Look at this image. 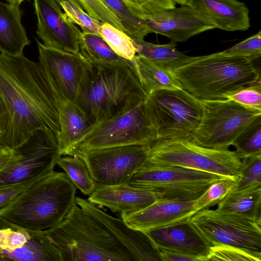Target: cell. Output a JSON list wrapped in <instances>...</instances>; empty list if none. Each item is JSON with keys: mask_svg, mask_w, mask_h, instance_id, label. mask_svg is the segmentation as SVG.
<instances>
[{"mask_svg": "<svg viewBox=\"0 0 261 261\" xmlns=\"http://www.w3.org/2000/svg\"><path fill=\"white\" fill-rule=\"evenodd\" d=\"M39 63L0 54V146L16 150L36 130L58 136L59 103Z\"/></svg>", "mask_w": 261, "mask_h": 261, "instance_id": "1", "label": "cell"}, {"mask_svg": "<svg viewBox=\"0 0 261 261\" xmlns=\"http://www.w3.org/2000/svg\"><path fill=\"white\" fill-rule=\"evenodd\" d=\"M254 61L221 52L194 57L171 72L182 88L203 100L227 99L237 91L260 81Z\"/></svg>", "mask_w": 261, "mask_h": 261, "instance_id": "2", "label": "cell"}, {"mask_svg": "<svg viewBox=\"0 0 261 261\" xmlns=\"http://www.w3.org/2000/svg\"><path fill=\"white\" fill-rule=\"evenodd\" d=\"M76 190L65 173L54 171L0 208V215L27 229H47L59 223L68 213L75 202Z\"/></svg>", "mask_w": 261, "mask_h": 261, "instance_id": "3", "label": "cell"}, {"mask_svg": "<svg viewBox=\"0 0 261 261\" xmlns=\"http://www.w3.org/2000/svg\"><path fill=\"white\" fill-rule=\"evenodd\" d=\"M43 231L62 261H132L109 232L76 202L59 223Z\"/></svg>", "mask_w": 261, "mask_h": 261, "instance_id": "4", "label": "cell"}, {"mask_svg": "<svg viewBox=\"0 0 261 261\" xmlns=\"http://www.w3.org/2000/svg\"><path fill=\"white\" fill-rule=\"evenodd\" d=\"M92 65L94 73L80 105L92 125L113 116L132 101L145 99L147 94L131 61Z\"/></svg>", "mask_w": 261, "mask_h": 261, "instance_id": "5", "label": "cell"}, {"mask_svg": "<svg viewBox=\"0 0 261 261\" xmlns=\"http://www.w3.org/2000/svg\"><path fill=\"white\" fill-rule=\"evenodd\" d=\"M144 100L132 101L113 116L92 125L67 155L119 146L152 145L156 136Z\"/></svg>", "mask_w": 261, "mask_h": 261, "instance_id": "6", "label": "cell"}, {"mask_svg": "<svg viewBox=\"0 0 261 261\" xmlns=\"http://www.w3.org/2000/svg\"><path fill=\"white\" fill-rule=\"evenodd\" d=\"M144 103L158 140L191 141L202 117V101L184 89L159 90Z\"/></svg>", "mask_w": 261, "mask_h": 261, "instance_id": "7", "label": "cell"}, {"mask_svg": "<svg viewBox=\"0 0 261 261\" xmlns=\"http://www.w3.org/2000/svg\"><path fill=\"white\" fill-rule=\"evenodd\" d=\"M241 164L235 151L207 148L187 140H166L151 145L144 165L183 167L237 180Z\"/></svg>", "mask_w": 261, "mask_h": 261, "instance_id": "8", "label": "cell"}, {"mask_svg": "<svg viewBox=\"0 0 261 261\" xmlns=\"http://www.w3.org/2000/svg\"><path fill=\"white\" fill-rule=\"evenodd\" d=\"M226 177L183 167L144 165L127 185L151 191L158 200L195 201L213 182Z\"/></svg>", "mask_w": 261, "mask_h": 261, "instance_id": "9", "label": "cell"}, {"mask_svg": "<svg viewBox=\"0 0 261 261\" xmlns=\"http://www.w3.org/2000/svg\"><path fill=\"white\" fill-rule=\"evenodd\" d=\"M200 123L190 141L211 148L227 149L261 110L229 99L203 100Z\"/></svg>", "mask_w": 261, "mask_h": 261, "instance_id": "10", "label": "cell"}, {"mask_svg": "<svg viewBox=\"0 0 261 261\" xmlns=\"http://www.w3.org/2000/svg\"><path fill=\"white\" fill-rule=\"evenodd\" d=\"M36 41L38 63L56 96L80 107L94 73L93 66L80 53L64 51Z\"/></svg>", "mask_w": 261, "mask_h": 261, "instance_id": "11", "label": "cell"}, {"mask_svg": "<svg viewBox=\"0 0 261 261\" xmlns=\"http://www.w3.org/2000/svg\"><path fill=\"white\" fill-rule=\"evenodd\" d=\"M211 246L228 245L261 254V221L210 208L190 218Z\"/></svg>", "mask_w": 261, "mask_h": 261, "instance_id": "12", "label": "cell"}, {"mask_svg": "<svg viewBox=\"0 0 261 261\" xmlns=\"http://www.w3.org/2000/svg\"><path fill=\"white\" fill-rule=\"evenodd\" d=\"M16 150L20 158L0 172V187L42 179L54 172L62 156L56 134L47 129L35 131Z\"/></svg>", "mask_w": 261, "mask_h": 261, "instance_id": "13", "label": "cell"}, {"mask_svg": "<svg viewBox=\"0 0 261 261\" xmlns=\"http://www.w3.org/2000/svg\"><path fill=\"white\" fill-rule=\"evenodd\" d=\"M151 145H129L111 147L71 156L81 158L96 185L127 184L133 175L147 162Z\"/></svg>", "mask_w": 261, "mask_h": 261, "instance_id": "14", "label": "cell"}, {"mask_svg": "<svg viewBox=\"0 0 261 261\" xmlns=\"http://www.w3.org/2000/svg\"><path fill=\"white\" fill-rule=\"evenodd\" d=\"M0 260L62 261V258L43 230L22 228L0 215Z\"/></svg>", "mask_w": 261, "mask_h": 261, "instance_id": "15", "label": "cell"}, {"mask_svg": "<svg viewBox=\"0 0 261 261\" xmlns=\"http://www.w3.org/2000/svg\"><path fill=\"white\" fill-rule=\"evenodd\" d=\"M75 202L109 232L132 261H162L160 249L144 231L130 227L87 199L76 197Z\"/></svg>", "mask_w": 261, "mask_h": 261, "instance_id": "16", "label": "cell"}, {"mask_svg": "<svg viewBox=\"0 0 261 261\" xmlns=\"http://www.w3.org/2000/svg\"><path fill=\"white\" fill-rule=\"evenodd\" d=\"M38 37L47 46L73 54L80 53L82 32L63 13L55 0H33Z\"/></svg>", "mask_w": 261, "mask_h": 261, "instance_id": "17", "label": "cell"}, {"mask_svg": "<svg viewBox=\"0 0 261 261\" xmlns=\"http://www.w3.org/2000/svg\"><path fill=\"white\" fill-rule=\"evenodd\" d=\"M149 33L184 42L192 37L216 29L197 11L188 5L166 9L144 16Z\"/></svg>", "mask_w": 261, "mask_h": 261, "instance_id": "18", "label": "cell"}, {"mask_svg": "<svg viewBox=\"0 0 261 261\" xmlns=\"http://www.w3.org/2000/svg\"><path fill=\"white\" fill-rule=\"evenodd\" d=\"M160 250L176 252L206 260L210 245L190 219L144 231Z\"/></svg>", "mask_w": 261, "mask_h": 261, "instance_id": "19", "label": "cell"}, {"mask_svg": "<svg viewBox=\"0 0 261 261\" xmlns=\"http://www.w3.org/2000/svg\"><path fill=\"white\" fill-rule=\"evenodd\" d=\"M194 201L158 200L141 210L120 215L129 226L144 231L191 218L197 212Z\"/></svg>", "mask_w": 261, "mask_h": 261, "instance_id": "20", "label": "cell"}, {"mask_svg": "<svg viewBox=\"0 0 261 261\" xmlns=\"http://www.w3.org/2000/svg\"><path fill=\"white\" fill-rule=\"evenodd\" d=\"M87 200L95 205L107 207L114 213L128 214L145 208L158 199L151 191L124 184L96 185Z\"/></svg>", "mask_w": 261, "mask_h": 261, "instance_id": "21", "label": "cell"}, {"mask_svg": "<svg viewBox=\"0 0 261 261\" xmlns=\"http://www.w3.org/2000/svg\"><path fill=\"white\" fill-rule=\"evenodd\" d=\"M185 5L197 11L216 29L234 32L250 28L249 11L245 3L238 0H188Z\"/></svg>", "mask_w": 261, "mask_h": 261, "instance_id": "22", "label": "cell"}, {"mask_svg": "<svg viewBox=\"0 0 261 261\" xmlns=\"http://www.w3.org/2000/svg\"><path fill=\"white\" fill-rule=\"evenodd\" d=\"M19 7L0 1V51L11 56L23 55L24 48L30 44Z\"/></svg>", "mask_w": 261, "mask_h": 261, "instance_id": "23", "label": "cell"}, {"mask_svg": "<svg viewBox=\"0 0 261 261\" xmlns=\"http://www.w3.org/2000/svg\"><path fill=\"white\" fill-rule=\"evenodd\" d=\"M59 121L58 146L61 155H65L92 124L80 107L67 100L60 103Z\"/></svg>", "mask_w": 261, "mask_h": 261, "instance_id": "24", "label": "cell"}, {"mask_svg": "<svg viewBox=\"0 0 261 261\" xmlns=\"http://www.w3.org/2000/svg\"><path fill=\"white\" fill-rule=\"evenodd\" d=\"M132 66L146 94L162 90L183 89L172 72L138 55L131 60Z\"/></svg>", "mask_w": 261, "mask_h": 261, "instance_id": "25", "label": "cell"}, {"mask_svg": "<svg viewBox=\"0 0 261 261\" xmlns=\"http://www.w3.org/2000/svg\"><path fill=\"white\" fill-rule=\"evenodd\" d=\"M132 40L138 55L170 71L188 63L194 57L178 50L176 42L172 41L167 44H156L139 39Z\"/></svg>", "mask_w": 261, "mask_h": 261, "instance_id": "26", "label": "cell"}, {"mask_svg": "<svg viewBox=\"0 0 261 261\" xmlns=\"http://www.w3.org/2000/svg\"><path fill=\"white\" fill-rule=\"evenodd\" d=\"M217 210L261 221V186L230 192Z\"/></svg>", "mask_w": 261, "mask_h": 261, "instance_id": "27", "label": "cell"}, {"mask_svg": "<svg viewBox=\"0 0 261 261\" xmlns=\"http://www.w3.org/2000/svg\"><path fill=\"white\" fill-rule=\"evenodd\" d=\"M80 53L92 65H116L130 61L115 53L100 36L92 33L82 32Z\"/></svg>", "mask_w": 261, "mask_h": 261, "instance_id": "28", "label": "cell"}, {"mask_svg": "<svg viewBox=\"0 0 261 261\" xmlns=\"http://www.w3.org/2000/svg\"><path fill=\"white\" fill-rule=\"evenodd\" d=\"M57 165L65 172L76 189L80 190L83 194L89 196L94 191L96 184L81 158L71 155L61 156Z\"/></svg>", "mask_w": 261, "mask_h": 261, "instance_id": "29", "label": "cell"}, {"mask_svg": "<svg viewBox=\"0 0 261 261\" xmlns=\"http://www.w3.org/2000/svg\"><path fill=\"white\" fill-rule=\"evenodd\" d=\"M242 159L261 155V116L249 124L237 137L232 145Z\"/></svg>", "mask_w": 261, "mask_h": 261, "instance_id": "30", "label": "cell"}, {"mask_svg": "<svg viewBox=\"0 0 261 261\" xmlns=\"http://www.w3.org/2000/svg\"><path fill=\"white\" fill-rule=\"evenodd\" d=\"M122 23L124 33L131 39L144 40L149 31L144 18L131 13L120 0H102Z\"/></svg>", "mask_w": 261, "mask_h": 261, "instance_id": "31", "label": "cell"}, {"mask_svg": "<svg viewBox=\"0 0 261 261\" xmlns=\"http://www.w3.org/2000/svg\"><path fill=\"white\" fill-rule=\"evenodd\" d=\"M99 35L121 57L132 60L136 50L132 39L124 32L108 23H101Z\"/></svg>", "mask_w": 261, "mask_h": 261, "instance_id": "32", "label": "cell"}, {"mask_svg": "<svg viewBox=\"0 0 261 261\" xmlns=\"http://www.w3.org/2000/svg\"><path fill=\"white\" fill-rule=\"evenodd\" d=\"M236 180L224 178L213 182L205 192L194 201V206L198 212L217 205L236 185Z\"/></svg>", "mask_w": 261, "mask_h": 261, "instance_id": "33", "label": "cell"}, {"mask_svg": "<svg viewBox=\"0 0 261 261\" xmlns=\"http://www.w3.org/2000/svg\"><path fill=\"white\" fill-rule=\"evenodd\" d=\"M62 8L70 20L77 24L82 32L99 35V29L101 22L91 16L83 9L76 0H55Z\"/></svg>", "mask_w": 261, "mask_h": 261, "instance_id": "34", "label": "cell"}, {"mask_svg": "<svg viewBox=\"0 0 261 261\" xmlns=\"http://www.w3.org/2000/svg\"><path fill=\"white\" fill-rule=\"evenodd\" d=\"M241 162L240 176L233 190L261 186V155L245 157Z\"/></svg>", "mask_w": 261, "mask_h": 261, "instance_id": "35", "label": "cell"}, {"mask_svg": "<svg viewBox=\"0 0 261 261\" xmlns=\"http://www.w3.org/2000/svg\"><path fill=\"white\" fill-rule=\"evenodd\" d=\"M88 15L101 23H108L124 32L116 14L102 0H76Z\"/></svg>", "mask_w": 261, "mask_h": 261, "instance_id": "36", "label": "cell"}, {"mask_svg": "<svg viewBox=\"0 0 261 261\" xmlns=\"http://www.w3.org/2000/svg\"><path fill=\"white\" fill-rule=\"evenodd\" d=\"M261 254L228 245L211 246L206 260L260 261Z\"/></svg>", "mask_w": 261, "mask_h": 261, "instance_id": "37", "label": "cell"}, {"mask_svg": "<svg viewBox=\"0 0 261 261\" xmlns=\"http://www.w3.org/2000/svg\"><path fill=\"white\" fill-rule=\"evenodd\" d=\"M133 14L143 18L175 7L173 0H120Z\"/></svg>", "mask_w": 261, "mask_h": 261, "instance_id": "38", "label": "cell"}, {"mask_svg": "<svg viewBox=\"0 0 261 261\" xmlns=\"http://www.w3.org/2000/svg\"><path fill=\"white\" fill-rule=\"evenodd\" d=\"M221 53L227 56H243L255 61L261 56V31L227 48Z\"/></svg>", "mask_w": 261, "mask_h": 261, "instance_id": "39", "label": "cell"}, {"mask_svg": "<svg viewBox=\"0 0 261 261\" xmlns=\"http://www.w3.org/2000/svg\"><path fill=\"white\" fill-rule=\"evenodd\" d=\"M227 99L249 108L261 110V81L233 93Z\"/></svg>", "mask_w": 261, "mask_h": 261, "instance_id": "40", "label": "cell"}, {"mask_svg": "<svg viewBox=\"0 0 261 261\" xmlns=\"http://www.w3.org/2000/svg\"><path fill=\"white\" fill-rule=\"evenodd\" d=\"M35 182L36 181L0 187V208L15 200L27 188Z\"/></svg>", "mask_w": 261, "mask_h": 261, "instance_id": "41", "label": "cell"}, {"mask_svg": "<svg viewBox=\"0 0 261 261\" xmlns=\"http://www.w3.org/2000/svg\"><path fill=\"white\" fill-rule=\"evenodd\" d=\"M20 158L17 150L0 146V172Z\"/></svg>", "mask_w": 261, "mask_h": 261, "instance_id": "42", "label": "cell"}, {"mask_svg": "<svg viewBox=\"0 0 261 261\" xmlns=\"http://www.w3.org/2000/svg\"><path fill=\"white\" fill-rule=\"evenodd\" d=\"M162 261H199L195 257L176 252L160 250Z\"/></svg>", "mask_w": 261, "mask_h": 261, "instance_id": "43", "label": "cell"}, {"mask_svg": "<svg viewBox=\"0 0 261 261\" xmlns=\"http://www.w3.org/2000/svg\"><path fill=\"white\" fill-rule=\"evenodd\" d=\"M173 1L180 5H185L188 0H173Z\"/></svg>", "mask_w": 261, "mask_h": 261, "instance_id": "44", "label": "cell"}, {"mask_svg": "<svg viewBox=\"0 0 261 261\" xmlns=\"http://www.w3.org/2000/svg\"></svg>", "mask_w": 261, "mask_h": 261, "instance_id": "45", "label": "cell"}]
</instances>
